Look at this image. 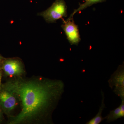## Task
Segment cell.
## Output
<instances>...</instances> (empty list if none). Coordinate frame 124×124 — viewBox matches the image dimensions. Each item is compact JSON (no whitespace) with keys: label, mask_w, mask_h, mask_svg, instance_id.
<instances>
[{"label":"cell","mask_w":124,"mask_h":124,"mask_svg":"<svg viewBox=\"0 0 124 124\" xmlns=\"http://www.w3.org/2000/svg\"><path fill=\"white\" fill-rule=\"evenodd\" d=\"M4 59H5L1 55H0V62H2Z\"/></svg>","instance_id":"cell-11"},{"label":"cell","mask_w":124,"mask_h":124,"mask_svg":"<svg viewBox=\"0 0 124 124\" xmlns=\"http://www.w3.org/2000/svg\"><path fill=\"white\" fill-rule=\"evenodd\" d=\"M67 9L64 0H56L48 8L38 14V15L42 16L47 23H55L61 18L67 17Z\"/></svg>","instance_id":"cell-2"},{"label":"cell","mask_w":124,"mask_h":124,"mask_svg":"<svg viewBox=\"0 0 124 124\" xmlns=\"http://www.w3.org/2000/svg\"><path fill=\"white\" fill-rule=\"evenodd\" d=\"M106 0H85V2L83 4H79V7L74 10L68 18H73V16L77 12L82 11L95 4L104 2Z\"/></svg>","instance_id":"cell-9"},{"label":"cell","mask_w":124,"mask_h":124,"mask_svg":"<svg viewBox=\"0 0 124 124\" xmlns=\"http://www.w3.org/2000/svg\"><path fill=\"white\" fill-rule=\"evenodd\" d=\"M2 85L13 93L21 106L20 112L12 117L9 124H26L39 120L51 123V115L64 90L62 81L46 78L19 79Z\"/></svg>","instance_id":"cell-1"},{"label":"cell","mask_w":124,"mask_h":124,"mask_svg":"<svg viewBox=\"0 0 124 124\" xmlns=\"http://www.w3.org/2000/svg\"><path fill=\"white\" fill-rule=\"evenodd\" d=\"M15 95L3 85L0 89V107L6 115H9L17 104Z\"/></svg>","instance_id":"cell-4"},{"label":"cell","mask_w":124,"mask_h":124,"mask_svg":"<svg viewBox=\"0 0 124 124\" xmlns=\"http://www.w3.org/2000/svg\"><path fill=\"white\" fill-rule=\"evenodd\" d=\"M124 117V99H122V102L119 106L110 111V113L105 117L107 122L110 123L121 117Z\"/></svg>","instance_id":"cell-7"},{"label":"cell","mask_w":124,"mask_h":124,"mask_svg":"<svg viewBox=\"0 0 124 124\" xmlns=\"http://www.w3.org/2000/svg\"><path fill=\"white\" fill-rule=\"evenodd\" d=\"M3 61H2V62H0V69H1V67H2V63Z\"/></svg>","instance_id":"cell-13"},{"label":"cell","mask_w":124,"mask_h":124,"mask_svg":"<svg viewBox=\"0 0 124 124\" xmlns=\"http://www.w3.org/2000/svg\"><path fill=\"white\" fill-rule=\"evenodd\" d=\"M108 85L114 93L119 97L121 100L124 99V64L119 65L116 70L111 76L108 80Z\"/></svg>","instance_id":"cell-3"},{"label":"cell","mask_w":124,"mask_h":124,"mask_svg":"<svg viewBox=\"0 0 124 124\" xmlns=\"http://www.w3.org/2000/svg\"><path fill=\"white\" fill-rule=\"evenodd\" d=\"M2 77V70L1 69H0V89H1L2 85L1 84V79Z\"/></svg>","instance_id":"cell-10"},{"label":"cell","mask_w":124,"mask_h":124,"mask_svg":"<svg viewBox=\"0 0 124 124\" xmlns=\"http://www.w3.org/2000/svg\"><path fill=\"white\" fill-rule=\"evenodd\" d=\"M101 93L102 97L101 103L99 108L98 112L97 113L96 115L93 117L89 121L86 122V124H99L105 119V117H102V113L104 108H106V107L104 103V93L102 90L101 91Z\"/></svg>","instance_id":"cell-8"},{"label":"cell","mask_w":124,"mask_h":124,"mask_svg":"<svg viewBox=\"0 0 124 124\" xmlns=\"http://www.w3.org/2000/svg\"><path fill=\"white\" fill-rule=\"evenodd\" d=\"M1 69L6 75L9 77L19 76L24 72L22 62L17 59H4Z\"/></svg>","instance_id":"cell-6"},{"label":"cell","mask_w":124,"mask_h":124,"mask_svg":"<svg viewBox=\"0 0 124 124\" xmlns=\"http://www.w3.org/2000/svg\"><path fill=\"white\" fill-rule=\"evenodd\" d=\"M71 45H78L81 41L78 26L75 23L73 18H68L62 26Z\"/></svg>","instance_id":"cell-5"},{"label":"cell","mask_w":124,"mask_h":124,"mask_svg":"<svg viewBox=\"0 0 124 124\" xmlns=\"http://www.w3.org/2000/svg\"><path fill=\"white\" fill-rule=\"evenodd\" d=\"M1 108L0 107V122L1 120Z\"/></svg>","instance_id":"cell-12"}]
</instances>
